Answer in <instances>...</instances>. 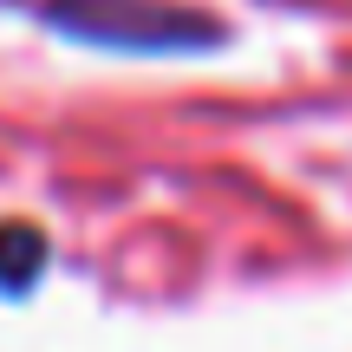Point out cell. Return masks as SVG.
Instances as JSON below:
<instances>
[{
    "label": "cell",
    "mask_w": 352,
    "mask_h": 352,
    "mask_svg": "<svg viewBox=\"0 0 352 352\" xmlns=\"http://www.w3.org/2000/svg\"><path fill=\"white\" fill-rule=\"evenodd\" d=\"M46 274V235L26 222H0V294H26Z\"/></svg>",
    "instance_id": "2"
},
{
    "label": "cell",
    "mask_w": 352,
    "mask_h": 352,
    "mask_svg": "<svg viewBox=\"0 0 352 352\" xmlns=\"http://www.w3.org/2000/svg\"><path fill=\"white\" fill-rule=\"evenodd\" d=\"M39 20L72 39L111 52H189V46H222V20L176 0H39Z\"/></svg>",
    "instance_id": "1"
}]
</instances>
